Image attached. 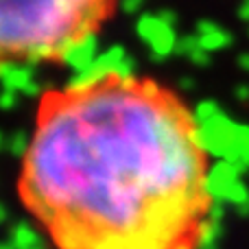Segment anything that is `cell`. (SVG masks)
Instances as JSON below:
<instances>
[{
    "instance_id": "1",
    "label": "cell",
    "mask_w": 249,
    "mask_h": 249,
    "mask_svg": "<svg viewBox=\"0 0 249 249\" xmlns=\"http://www.w3.org/2000/svg\"><path fill=\"white\" fill-rule=\"evenodd\" d=\"M16 195L53 249H201L214 206L188 103L116 68L39 94Z\"/></svg>"
},
{
    "instance_id": "2",
    "label": "cell",
    "mask_w": 249,
    "mask_h": 249,
    "mask_svg": "<svg viewBox=\"0 0 249 249\" xmlns=\"http://www.w3.org/2000/svg\"><path fill=\"white\" fill-rule=\"evenodd\" d=\"M118 0H0V74L55 66L90 44Z\"/></svg>"
}]
</instances>
